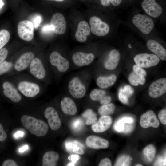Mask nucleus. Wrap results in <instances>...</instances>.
Returning <instances> with one entry per match:
<instances>
[{"label": "nucleus", "mask_w": 166, "mask_h": 166, "mask_svg": "<svg viewBox=\"0 0 166 166\" xmlns=\"http://www.w3.org/2000/svg\"><path fill=\"white\" fill-rule=\"evenodd\" d=\"M93 73L91 65L71 74L66 82V91L74 98H83L87 93Z\"/></svg>", "instance_id": "f257e3e1"}, {"label": "nucleus", "mask_w": 166, "mask_h": 166, "mask_svg": "<svg viewBox=\"0 0 166 166\" xmlns=\"http://www.w3.org/2000/svg\"><path fill=\"white\" fill-rule=\"evenodd\" d=\"M49 62L50 69L54 73L55 78L58 81L64 75L73 70L71 61L57 51L51 53Z\"/></svg>", "instance_id": "f03ea898"}, {"label": "nucleus", "mask_w": 166, "mask_h": 166, "mask_svg": "<svg viewBox=\"0 0 166 166\" xmlns=\"http://www.w3.org/2000/svg\"><path fill=\"white\" fill-rule=\"evenodd\" d=\"M22 125L28 130L31 134L37 137L43 136L48 132L49 127L44 121L37 119L32 116L24 115L21 118Z\"/></svg>", "instance_id": "7ed1b4c3"}, {"label": "nucleus", "mask_w": 166, "mask_h": 166, "mask_svg": "<svg viewBox=\"0 0 166 166\" xmlns=\"http://www.w3.org/2000/svg\"><path fill=\"white\" fill-rule=\"evenodd\" d=\"M29 67L30 73L35 78L49 83L50 78L49 65H45L40 59L36 57L32 61Z\"/></svg>", "instance_id": "20e7f679"}, {"label": "nucleus", "mask_w": 166, "mask_h": 166, "mask_svg": "<svg viewBox=\"0 0 166 166\" xmlns=\"http://www.w3.org/2000/svg\"><path fill=\"white\" fill-rule=\"evenodd\" d=\"M95 57L94 54L92 53L82 51L76 52L73 54L71 58L73 70L91 65Z\"/></svg>", "instance_id": "39448f33"}, {"label": "nucleus", "mask_w": 166, "mask_h": 166, "mask_svg": "<svg viewBox=\"0 0 166 166\" xmlns=\"http://www.w3.org/2000/svg\"><path fill=\"white\" fill-rule=\"evenodd\" d=\"M132 22L134 25L145 34L150 33L154 26L153 20L150 16L144 14L135 15L132 18Z\"/></svg>", "instance_id": "423d86ee"}, {"label": "nucleus", "mask_w": 166, "mask_h": 166, "mask_svg": "<svg viewBox=\"0 0 166 166\" xmlns=\"http://www.w3.org/2000/svg\"><path fill=\"white\" fill-rule=\"evenodd\" d=\"M17 89L22 94L28 97H34L41 91V87L37 83L26 80L19 82Z\"/></svg>", "instance_id": "0eeeda50"}, {"label": "nucleus", "mask_w": 166, "mask_h": 166, "mask_svg": "<svg viewBox=\"0 0 166 166\" xmlns=\"http://www.w3.org/2000/svg\"><path fill=\"white\" fill-rule=\"evenodd\" d=\"M89 23L91 31L96 36H105L109 31L110 27L109 25L97 16L91 17L89 20Z\"/></svg>", "instance_id": "6e6552de"}, {"label": "nucleus", "mask_w": 166, "mask_h": 166, "mask_svg": "<svg viewBox=\"0 0 166 166\" xmlns=\"http://www.w3.org/2000/svg\"><path fill=\"white\" fill-rule=\"evenodd\" d=\"M136 65L141 68H148L157 65L160 58L154 54L142 53L138 54L134 57Z\"/></svg>", "instance_id": "1a4fd4ad"}, {"label": "nucleus", "mask_w": 166, "mask_h": 166, "mask_svg": "<svg viewBox=\"0 0 166 166\" xmlns=\"http://www.w3.org/2000/svg\"><path fill=\"white\" fill-rule=\"evenodd\" d=\"M34 26L32 22L24 20L20 21L18 26V34L22 40L29 42L34 37Z\"/></svg>", "instance_id": "9d476101"}, {"label": "nucleus", "mask_w": 166, "mask_h": 166, "mask_svg": "<svg viewBox=\"0 0 166 166\" xmlns=\"http://www.w3.org/2000/svg\"><path fill=\"white\" fill-rule=\"evenodd\" d=\"M141 6L148 16L153 18L159 17L163 12L162 7L155 0H143Z\"/></svg>", "instance_id": "9b49d317"}, {"label": "nucleus", "mask_w": 166, "mask_h": 166, "mask_svg": "<svg viewBox=\"0 0 166 166\" xmlns=\"http://www.w3.org/2000/svg\"><path fill=\"white\" fill-rule=\"evenodd\" d=\"M44 115L48 120L50 128L53 130L58 129L61 127V122L57 111L53 107H47L44 111Z\"/></svg>", "instance_id": "f8f14e48"}, {"label": "nucleus", "mask_w": 166, "mask_h": 166, "mask_svg": "<svg viewBox=\"0 0 166 166\" xmlns=\"http://www.w3.org/2000/svg\"><path fill=\"white\" fill-rule=\"evenodd\" d=\"M50 25L53 31L57 34H62L66 31V21L64 16L61 13H56L53 15Z\"/></svg>", "instance_id": "ddd939ff"}, {"label": "nucleus", "mask_w": 166, "mask_h": 166, "mask_svg": "<svg viewBox=\"0 0 166 166\" xmlns=\"http://www.w3.org/2000/svg\"><path fill=\"white\" fill-rule=\"evenodd\" d=\"M166 91V79L162 78L155 81L151 84L148 93L151 97L156 98L164 94Z\"/></svg>", "instance_id": "4468645a"}, {"label": "nucleus", "mask_w": 166, "mask_h": 166, "mask_svg": "<svg viewBox=\"0 0 166 166\" xmlns=\"http://www.w3.org/2000/svg\"><path fill=\"white\" fill-rule=\"evenodd\" d=\"M140 124L144 128H147L150 127L157 128L160 125L158 120L152 110H149L143 114L140 118Z\"/></svg>", "instance_id": "2eb2a0df"}, {"label": "nucleus", "mask_w": 166, "mask_h": 166, "mask_svg": "<svg viewBox=\"0 0 166 166\" xmlns=\"http://www.w3.org/2000/svg\"><path fill=\"white\" fill-rule=\"evenodd\" d=\"M34 58V54L31 52L23 53L14 64V69L18 72L25 70L29 67L31 61Z\"/></svg>", "instance_id": "dca6fc26"}, {"label": "nucleus", "mask_w": 166, "mask_h": 166, "mask_svg": "<svg viewBox=\"0 0 166 166\" xmlns=\"http://www.w3.org/2000/svg\"><path fill=\"white\" fill-rule=\"evenodd\" d=\"M4 94L12 101L15 103L19 102L22 97L18 89L11 82L6 81L2 84Z\"/></svg>", "instance_id": "f3484780"}, {"label": "nucleus", "mask_w": 166, "mask_h": 166, "mask_svg": "<svg viewBox=\"0 0 166 166\" xmlns=\"http://www.w3.org/2000/svg\"><path fill=\"white\" fill-rule=\"evenodd\" d=\"M121 58L119 52L116 49L111 50L103 63L104 68L108 70H112L117 67Z\"/></svg>", "instance_id": "a211bd4d"}, {"label": "nucleus", "mask_w": 166, "mask_h": 166, "mask_svg": "<svg viewBox=\"0 0 166 166\" xmlns=\"http://www.w3.org/2000/svg\"><path fill=\"white\" fill-rule=\"evenodd\" d=\"M85 143L88 147L96 149L106 148L109 145L107 140L94 135L88 136L86 139Z\"/></svg>", "instance_id": "6ab92c4d"}, {"label": "nucleus", "mask_w": 166, "mask_h": 166, "mask_svg": "<svg viewBox=\"0 0 166 166\" xmlns=\"http://www.w3.org/2000/svg\"><path fill=\"white\" fill-rule=\"evenodd\" d=\"M112 122V119L110 116H101L98 121L92 125V130L96 133L103 132L109 128Z\"/></svg>", "instance_id": "aec40b11"}, {"label": "nucleus", "mask_w": 166, "mask_h": 166, "mask_svg": "<svg viewBox=\"0 0 166 166\" xmlns=\"http://www.w3.org/2000/svg\"><path fill=\"white\" fill-rule=\"evenodd\" d=\"M62 111L69 115H74L77 112V107L74 101L70 97L65 96L60 102Z\"/></svg>", "instance_id": "412c9836"}, {"label": "nucleus", "mask_w": 166, "mask_h": 166, "mask_svg": "<svg viewBox=\"0 0 166 166\" xmlns=\"http://www.w3.org/2000/svg\"><path fill=\"white\" fill-rule=\"evenodd\" d=\"M149 49L162 60H166V51L159 43L153 39H149L146 43Z\"/></svg>", "instance_id": "4be33fe9"}, {"label": "nucleus", "mask_w": 166, "mask_h": 166, "mask_svg": "<svg viewBox=\"0 0 166 166\" xmlns=\"http://www.w3.org/2000/svg\"><path fill=\"white\" fill-rule=\"evenodd\" d=\"M90 34V29L88 24L85 21L80 22L78 24L75 34L76 39L80 42H84L87 38V36Z\"/></svg>", "instance_id": "5701e85b"}, {"label": "nucleus", "mask_w": 166, "mask_h": 166, "mask_svg": "<svg viewBox=\"0 0 166 166\" xmlns=\"http://www.w3.org/2000/svg\"><path fill=\"white\" fill-rule=\"evenodd\" d=\"M117 77L116 75H100L96 79L97 85L100 88L104 89L112 86L116 82Z\"/></svg>", "instance_id": "b1692460"}, {"label": "nucleus", "mask_w": 166, "mask_h": 166, "mask_svg": "<svg viewBox=\"0 0 166 166\" xmlns=\"http://www.w3.org/2000/svg\"><path fill=\"white\" fill-rule=\"evenodd\" d=\"M59 158V155L57 152L54 151L47 152L43 156L42 166H56Z\"/></svg>", "instance_id": "393cba45"}, {"label": "nucleus", "mask_w": 166, "mask_h": 166, "mask_svg": "<svg viewBox=\"0 0 166 166\" xmlns=\"http://www.w3.org/2000/svg\"><path fill=\"white\" fill-rule=\"evenodd\" d=\"M134 93V90L129 85H125L124 88H121L118 93V97L122 103L127 104L128 102L129 98Z\"/></svg>", "instance_id": "a878e982"}, {"label": "nucleus", "mask_w": 166, "mask_h": 166, "mask_svg": "<svg viewBox=\"0 0 166 166\" xmlns=\"http://www.w3.org/2000/svg\"><path fill=\"white\" fill-rule=\"evenodd\" d=\"M82 116L85 120V124L87 125H92L97 120L96 114L91 109H89L85 110Z\"/></svg>", "instance_id": "bb28decb"}, {"label": "nucleus", "mask_w": 166, "mask_h": 166, "mask_svg": "<svg viewBox=\"0 0 166 166\" xmlns=\"http://www.w3.org/2000/svg\"><path fill=\"white\" fill-rule=\"evenodd\" d=\"M115 109V106L113 103H109L102 105L98 109L99 114L101 116L111 115L113 113Z\"/></svg>", "instance_id": "cd10ccee"}, {"label": "nucleus", "mask_w": 166, "mask_h": 166, "mask_svg": "<svg viewBox=\"0 0 166 166\" xmlns=\"http://www.w3.org/2000/svg\"><path fill=\"white\" fill-rule=\"evenodd\" d=\"M134 120L130 117H125L121 118L117 121L114 124V128L115 131L122 132L124 129V124L125 122L133 123Z\"/></svg>", "instance_id": "c85d7f7f"}, {"label": "nucleus", "mask_w": 166, "mask_h": 166, "mask_svg": "<svg viewBox=\"0 0 166 166\" xmlns=\"http://www.w3.org/2000/svg\"><path fill=\"white\" fill-rule=\"evenodd\" d=\"M106 94V92L103 89L100 88H95L91 91L89 96L91 100L99 101L103 96Z\"/></svg>", "instance_id": "c756f323"}, {"label": "nucleus", "mask_w": 166, "mask_h": 166, "mask_svg": "<svg viewBox=\"0 0 166 166\" xmlns=\"http://www.w3.org/2000/svg\"><path fill=\"white\" fill-rule=\"evenodd\" d=\"M156 149L154 146L150 144L145 147L143 150L144 154L150 162L152 161L155 157Z\"/></svg>", "instance_id": "7c9ffc66"}, {"label": "nucleus", "mask_w": 166, "mask_h": 166, "mask_svg": "<svg viewBox=\"0 0 166 166\" xmlns=\"http://www.w3.org/2000/svg\"><path fill=\"white\" fill-rule=\"evenodd\" d=\"M10 38V33L7 30L2 29L0 31V49L8 42Z\"/></svg>", "instance_id": "2f4dec72"}, {"label": "nucleus", "mask_w": 166, "mask_h": 166, "mask_svg": "<svg viewBox=\"0 0 166 166\" xmlns=\"http://www.w3.org/2000/svg\"><path fill=\"white\" fill-rule=\"evenodd\" d=\"M14 64L11 61H4L0 64V75L9 71L13 68Z\"/></svg>", "instance_id": "473e14b6"}, {"label": "nucleus", "mask_w": 166, "mask_h": 166, "mask_svg": "<svg viewBox=\"0 0 166 166\" xmlns=\"http://www.w3.org/2000/svg\"><path fill=\"white\" fill-rule=\"evenodd\" d=\"M132 159L127 155H123L121 156L117 160L115 166H129L130 164L131 160Z\"/></svg>", "instance_id": "72a5a7b5"}, {"label": "nucleus", "mask_w": 166, "mask_h": 166, "mask_svg": "<svg viewBox=\"0 0 166 166\" xmlns=\"http://www.w3.org/2000/svg\"><path fill=\"white\" fill-rule=\"evenodd\" d=\"M73 145L72 152L77 154L82 155L84 154V146L81 143L77 140L73 142Z\"/></svg>", "instance_id": "f704fd0d"}, {"label": "nucleus", "mask_w": 166, "mask_h": 166, "mask_svg": "<svg viewBox=\"0 0 166 166\" xmlns=\"http://www.w3.org/2000/svg\"><path fill=\"white\" fill-rule=\"evenodd\" d=\"M133 72L138 76L145 77L147 75L146 71L136 65L133 66Z\"/></svg>", "instance_id": "c9c22d12"}, {"label": "nucleus", "mask_w": 166, "mask_h": 166, "mask_svg": "<svg viewBox=\"0 0 166 166\" xmlns=\"http://www.w3.org/2000/svg\"><path fill=\"white\" fill-rule=\"evenodd\" d=\"M128 79L130 83L133 86H137L139 84L138 80L137 75L134 72L130 74Z\"/></svg>", "instance_id": "e433bc0d"}, {"label": "nucleus", "mask_w": 166, "mask_h": 166, "mask_svg": "<svg viewBox=\"0 0 166 166\" xmlns=\"http://www.w3.org/2000/svg\"><path fill=\"white\" fill-rule=\"evenodd\" d=\"M42 21V18L41 16L37 15L35 16L33 18L32 22L34 28H37L40 26Z\"/></svg>", "instance_id": "4c0bfd02"}, {"label": "nucleus", "mask_w": 166, "mask_h": 166, "mask_svg": "<svg viewBox=\"0 0 166 166\" xmlns=\"http://www.w3.org/2000/svg\"><path fill=\"white\" fill-rule=\"evenodd\" d=\"M158 117L161 122L164 125L166 124V110L163 109L159 113Z\"/></svg>", "instance_id": "58836bf2"}, {"label": "nucleus", "mask_w": 166, "mask_h": 166, "mask_svg": "<svg viewBox=\"0 0 166 166\" xmlns=\"http://www.w3.org/2000/svg\"><path fill=\"white\" fill-rule=\"evenodd\" d=\"M8 53L7 49L2 48L0 49V64L5 61Z\"/></svg>", "instance_id": "ea45409f"}, {"label": "nucleus", "mask_w": 166, "mask_h": 166, "mask_svg": "<svg viewBox=\"0 0 166 166\" xmlns=\"http://www.w3.org/2000/svg\"><path fill=\"white\" fill-rule=\"evenodd\" d=\"M111 100V97L106 94L103 96L99 101L101 104L103 105L110 103Z\"/></svg>", "instance_id": "a19ab883"}, {"label": "nucleus", "mask_w": 166, "mask_h": 166, "mask_svg": "<svg viewBox=\"0 0 166 166\" xmlns=\"http://www.w3.org/2000/svg\"><path fill=\"white\" fill-rule=\"evenodd\" d=\"M53 31L52 27L49 24H46L44 25L42 28V32L45 34H50Z\"/></svg>", "instance_id": "79ce46f5"}, {"label": "nucleus", "mask_w": 166, "mask_h": 166, "mask_svg": "<svg viewBox=\"0 0 166 166\" xmlns=\"http://www.w3.org/2000/svg\"><path fill=\"white\" fill-rule=\"evenodd\" d=\"M7 134L0 123V141H4L7 138Z\"/></svg>", "instance_id": "37998d69"}, {"label": "nucleus", "mask_w": 166, "mask_h": 166, "mask_svg": "<svg viewBox=\"0 0 166 166\" xmlns=\"http://www.w3.org/2000/svg\"><path fill=\"white\" fill-rule=\"evenodd\" d=\"M2 166H17L16 163L12 159H7L5 160L2 163Z\"/></svg>", "instance_id": "c03bdc74"}, {"label": "nucleus", "mask_w": 166, "mask_h": 166, "mask_svg": "<svg viewBox=\"0 0 166 166\" xmlns=\"http://www.w3.org/2000/svg\"><path fill=\"white\" fill-rule=\"evenodd\" d=\"M69 160H71V162L68 164L67 166H74L75 163L79 158V156L77 155H72L70 157H69Z\"/></svg>", "instance_id": "a18cd8bd"}, {"label": "nucleus", "mask_w": 166, "mask_h": 166, "mask_svg": "<svg viewBox=\"0 0 166 166\" xmlns=\"http://www.w3.org/2000/svg\"><path fill=\"white\" fill-rule=\"evenodd\" d=\"M111 162L108 158L102 159L98 165L99 166H111Z\"/></svg>", "instance_id": "49530a36"}, {"label": "nucleus", "mask_w": 166, "mask_h": 166, "mask_svg": "<svg viewBox=\"0 0 166 166\" xmlns=\"http://www.w3.org/2000/svg\"><path fill=\"white\" fill-rule=\"evenodd\" d=\"M166 156L164 158L160 156L157 159L156 162L155 163V165L163 166L166 165Z\"/></svg>", "instance_id": "de8ad7c7"}, {"label": "nucleus", "mask_w": 166, "mask_h": 166, "mask_svg": "<svg viewBox=\"0 0 166 166\" xmlns=\"http://www.w3.org/2000/svg\"><path fill=\"white\" fill-rule=\"evenodd\" d=\"M82 124L83 123L79 119H77L74 121L73 126L74 129L78 130L82 126Z\"/></svg>", "instance_id": "09e8293b"}, {"label": "nucleus", "mask_w": 166, "mask_h": 166, "mask_svg": "<svg viewBox=\"0 0 166 166\" xmlns=\"http://www.w3.org/2000/svg\"><path fill=\"white\" fill-rule=\"evenodd\" d=\"M73 145V142L70 141L66 142L65 143V148L69 152L72 151Z\"/></svg>", "instance_id": "8fccbe9b"}, {"label": "nucleus", "mask_w": 166, "mask_h": 166, "mask_svg": "<svg viewBox=\"0 0 166 166\" xmlns=\"http://www.w3.org/2000/svg\"><path fill=\"white\" fill-rule=\"evenodd\" d=\"M110 3L114 6H119L121 3L122 0H109Z\"/></svg>", "instance_id": "3c124183"}, {"label": "nucleus", "mask_w": 166, "mask_h": 166, "mask_svg": "<svg viewBox=\"0 0 166 166\" xmlns=\"http://www.w3.org/2000/svg\"><path fill=\"white\" fill-rule=\"evenodd\" d=\"M137 77L138 81L139 84L141 85H143L145 83V79L144 77L137 75Z\"/></svg>", "instance_id": "603ef678"}, {"label": "nucleus", "mask_w": 166, "mask_h": 166, "mask_svg": "<svg viewBox=\"0 0 166 166\" xmlns=\"http://www.w3.org/2000/svg\"><path fill=\"white\" fill-rule=\"evenodd\" d=\"M24 132L20 131L17 132L14 135V136L15 138H17L20 137H23L24 135Z\"/></svg>", "instance_id": "864d4df0"}, {"label": "nucleus", "mask_w": 166, "mask_h": 166, "mask_svg": "<svg viewBox=\"0 0 166 166\" xmlns=\"http://www.w3.org/2000/svg\"><path fill=\"white\" fill-rule=\"evenodd\" d=\"M101 5L104 6H108L110 5V3L109 0H100Z\"/></svg>", "instance_id": "5fc2aeb1"}, {"label": "nucleus", "mask_w": 166, "mask_h": 166, "mask_svg": "<svg viewBox=\"0 0 166 166\" xmlns=\"http://www.w3.org/2000/svg\"><path fill=\"white\" fill-rule=\"evenodd\" d=\"M29 148V146L27 145H26L22 146L21 148H20L19 149V152H20L22 153L27 150Z\"/></svg>", "instance_id": "6e6d98bb"}, {"label": "nucleus", "mask_w": 166, "mask_h": 166, "mask_svg": "<svg viewBox=\"0 0 166 166\" xmlns=\"http://www.w3.org/2000/svg\"><path fill=\"white\" fill-rule=\"evenodd\" d=\"M51 0V1H53L56 2H61L64 1L65 0Z\"/></svg>", "instance_id": "4d7b16f0"}, {"label": "nucleus", "mask_w": 166, "mask_h": 166, "mask_svg": "<svg viewBox=\"0 0 166 166\" xmlns=\"http://www.w3.org/2000/svg\"><path fill=\"white\" fill-rule=\"evenodd\" d=\"M136 166H142V165L141 164H137L136 165Z\"/></svg>", "instance_id": "13d9d810"}, {"label": "nucleus", "mask_w": 166, "mask_h": 166, "mask_svg": "<svg viewBox=\"0 0 166 166\" xmlns=\"http://www.w3.org/2000/svg\"></svg>", "instance_id": "bf43d9fd"}, {"label": "nucleus", "mask_w": 166, "mask_h": 166, "mask_svg": "<svg viewBox=\"0 0 166 166\" xmlns=\"http://www.w3.org/2000/svg\"></svg>", "instance_id": "052dcab7"}]
</instances>
